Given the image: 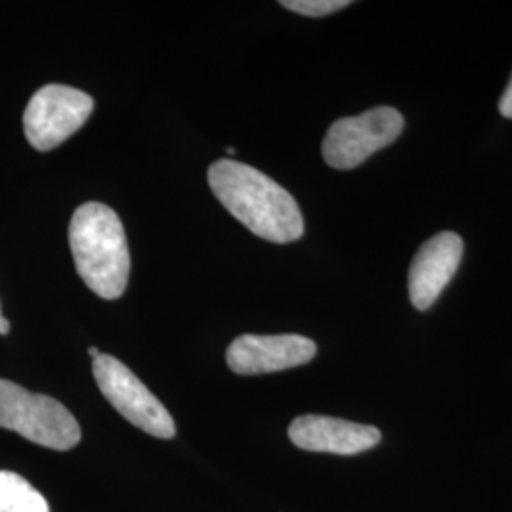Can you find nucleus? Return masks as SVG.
<instances>
[{"mask_svg": "<svg viewBox=\"0 0 512 512\" xmlns=\"http://www.w3.org/2000/svg\"><path fill=\"white\" fill-rule=\"evenodd\" d=\"M88 353H90V355H92L93 359H95V357H99V355H101V353H99V349L97 348H90L88 349Z\"/></svg>", "mask_w": 512, "mask_h": 512, "instance_id": "obj_14", "label": "nucleus"}, {"mask_svg": "<svg viewBox=\"0 0 512 512\" xmlns=\"http://www.w3.org/2000/svg\"><path fill=\"white\" fill-rule=\"evenodd\" d=\"M207 181L228 213L258 238L291 243L304 236V217L293 196L251 165L217 160Z\"/></svg>", "mask_w": 512, "mask_h": 512, "instance_id": "obj_1", "label": "nucleus"}, {"mask_svg": "<svg viewBox=\"0 0 512 512\" xmlns=\"http://www.w3.org/2000/svg\"><path fill=\"white\" fill-rule=\"evenodd\" d=\"M0 427L57 452L71 450L82 437L73 414L52 397L0 380Z\"/></svg>", "mask_w": 512, "mask_h": 512, "instance_id": "obj_3", "label": "nucleus"}, {"mask_svg": "<svg viewBox=\"0 0 512 512\" xmlns=\"http://www.w3.org/2000/svg\"><path fill=\"white\" fill-rule=\"evenodd\" d=\"M349 4H351L349 0H283L281 2L283 8L308 18H325L334 12L348 8Z\"/></svg>", "mask_w": 512, "mask_h": 512, "instance_id": "obj_11", "label": "nucleus"}, {"mask_svg": "<svg viewBox=\"0 0 512 512\" xmlns=\"http://www.w3.org/2000/svg\"><path fill=\"white\" fill-rule=\"evenodd\" d=\"M69 243L76 272L88 289L105 300L120 298L128 287L131 258L116 211L105 203L80 205L71 219Z\"/></svg>", "mask_w": 512, "mask_h": 512, "instance_id": "obj_2", "label": "nucleus"}, {"mask_svg": "<svg viewBox=\"0 0 512 512\" xmlns=\"http://www.w3.org/2000/svg\"><path fill=\"white\" fill-rule=\"evenodd\" d=\"M93 378L99 391L129 423L156 439H173L177 433L175 421L128 366L112 355L93 359Z\"/></svg>", "mask_w": 512, "mask_h": 512, "instance_id": "obj_4", "label": "nucleus"}, {"mask_svg": "<svg viewBox=\"0 0 512 512\" xmlns=\"http://www.w3.org/2000/svg\"><path fill=\"white\" fill-rule=\"evenodd\" d=\"M8 332H10V321L4 319V317H0V336H4V334H8Z\"/></svg>", "mask_w": 512, "mask_h": 512, "instance_id": "obj_13", "label": "nucleus"}, {"mask_svg": "<svg viewBox=\"0 0 512 512\" xmlns=\"http://www.w3.org/2000/svg\"><path fill=\"white\" fill-rule=\"evenodd\" d=\"M499 112L503 118H509L512 120V76L507 90L501 95V101H499Z\"/></svg>", "mask_w": 512, "mask_h": 512, "instance_id": "obj_12", "label": "nucleus"}, {"mask_svg": "<svg viewBox=\"0 0 512 512\" xmlns=\"http://www.w3.org/2000/svg\"><path fill=\"white\" fill-rule=\"evenodd\" d=\"M226 154H228V156H234V154H238V150L234 147H228L226 148Z\"/></svg>", "mask_w": 512, "mask_h": 512, "instance_id": "obj_15", "label": "nucleus"}, {"mask_svg": "<svg viewBox=\"0 0 512 512\" xmlns=\"http://www.w3.org/2000/svg\"><path fill=\"white\" fill-rule=\"evenodd\" d=\"M463 256V239L454 232H440L425 241L408 272V293L416 310H429L456 275Z\"/></svg>", "mask_w": 512, "mask_h": 512, "instance_id": "obj_8", "label": "nucleus"}, {"mask_svg": "<svg viewBox=\"0 0 512 512\" xmlns=\"http://www.w3.org/2000/svg\"><path fill=\"white\" fill-rule=\"evenodd\" d=\"M92 112V95L63 84H48L31 97L25 109V137L40 152L54 150L82 128Z\"/></svg>", "mask_w": 512, "mask_h": 512, "instance_id": "obj_6", "label": "nucleus"}, {"mask_svg": "<svg viewBox=\"0 0 512 512\" xmlns=\"http://www.w3.org/2000/svg\"><path fill=\"white\" fill-rule=\"evenodd\" d=\"M0 512H50V507L23 476L0 471Z\"/></svg>", "mask_w": 512, "mask_h": 512, "instance_id": "obj_10", "label": "nucleus"}, {"mask_svg": "<svg viewBox=\"0 0 512 512\" xmlns=\"http://www.w3.org/2000/svg\"><path fill=\"white\" fill-rule=\"evenodd\" d=\"M403 129V114L393 107H374L359 116L340 118L325 135L323 158L334 169H353L395 143Z\"/></svg>", "mask_w": 512, "mask_h": 512, "instance_id": "obj_5", "label": "nucleus"}, {"mask_svg": "<svg viewBox=\"0 0 512 512\" xmlns=\"http://www.w3.org/2000/svg\"><path fill=\"white\" fill-rule=\"evenodd\" d=\"M289 439L300 450L355 456L380 444L382 433L372 425L340 418L300 416L289 427Z\"/></svg>", "mask_w": 512, "mask_h": 512, "instance_id": "obj_9", "label": "nucleus"}, {"mask_svg": "<svg viewBox=\"0 0 512 512\" xmlns=\"http://www.w3.org/2000/svg\"><path fill=\"white\" fill-rule=\"evenodd\" d=\"M0 317H2V313H0Z\"/></svg>", "mask_w": 512, "mask_h": 512, "instance_id": "obj_16", "label": "nucleus"}, {"mask_svg": "<svg viewBox=\"0 0 512 512\" xmlns=\"http://www.w3.org/2000/svg\"><path fill=\"white\" fill-rule=\"evenodd\" d=\"M315 353V342L300 334H245L228 346L226 363L236 374L256 376L308 365Z\"/></svg>", "mask_w": 512, "mask_h": 512, "instance_id": "obj_7", "label": "nucleus"}]
</instances>
